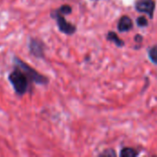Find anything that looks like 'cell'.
Instances as JSON below:
<instances>
[{
    "mask_svg": "<svg viewBox=\"0 0 157 157\" xmlns=\"http://www.w3.org/2000/svg\"><path fill=\"white\" fill-rule=\"evenodd\" d=\"M9 81L11 82L16 93L19 96L24 95L29 86V78L27 75L18 68L15 71H13L8 77Z\"/></svg>",
    "mask_w": 157,
    "mask_h": 157,
    "instance_id": "obj_1",
    "label": "cell"
},
{
    "mask_svg": "<svg viewBox=\"0 0 157 157\" xmlns=\"http://www.w3.org/2000/svg\"><path fill=\"white\" fill-rule=\"evenodd\" d=\"M15 63H16L17 67L19 70H21L27 75L29 80H30V81H32L34 83L40 84V85H46V84H48L49 79L46 76L39 74L37 71H35L32 67L28 65L23 61L19 60L18 58H15Z\"/></svg>",
    "mask_w": 157,
    "mask_h": 157,
    "instance_id": "obj_2",
    "label": "cell"
},
{
    "mask_svg": "<svg viewBox=\"0 0 157 157\" xmlns=\"http://www.w3.org/2000/svg\"><path fill=\"white\" fill-rule=\"evenodd\" d=\"M52 16L57 20V25L59 27V29L62 32H63L65 34H73L75 31L76 28L73 24L66 21V19L63 17L64 15L63 13H61L58 9L55 12H53L52 14Z\"/></svg>",
    "mask_w": 157,
    "mask_h": 157,
    "instance_id": "obj_3",
    "label": "cell"
},
{
    "mask_svg": "<svg viewBox=\"0 0 157 157\" xmlns=\"http://www.w3.org/2000/svg\"><path fill=\"white\" fill-rule=\"evenodd\" d=\"M135 8L139 12L146 13L151 18H153L155 8V2L154 0H137L135 3Z\"/></svg>",
    "mask_w": 157,
    "mask_h": 157,
    "instance_id": "obj_4",
    "label": "cell"
},
{
    "mask_svg": "<svg viewBox=\"0 0 157 157\" xmlns=\"http://www.w3.org/2000/svg\"><path fill=\"white\" fill-rule=\"evenodd\" d=\"M29 51L31 54L37 58H42L44 54V45L40 40L32 39L29 42Z\"/></svg>",
    "mask_w": 157,
    "mask_h": 157,
    "instance_id": "obj_5",
    "label": "cell"
},
{
    "mask_svg": "<svg viewBox=\"0 0 157 157\" xmlns=\"http://www.w3.org/2000/svg\"><path fill=\"white\" fill-rule=\"evenodd\" d=\"M132 27H133V22L132 18L128 16H122L118 22V30L120 32L129 31L132 29Z\"/></svg>",
    "mask_w": 157,
    "mask_h": 157,
    "instance_id": "obj_6",
    "label": "cell"
},
{
    "mask_svg": "<svg viewBox=\"0 0 157 157\" xmlns=\"http://www.w3.org/2000/svg\"><path fill=\"white\" fill-rule=\"evenodd\" d=\"M107 39H108L109 40H110V41H113V42H114L117 46H119V47H122V46L124 45V41H123L121 39H120L119 36H118L115 32H113V31H109V32L108 33Z\"/></svg>",
    "mask_w": 157,
    "mask_h": 157,
    "instance_id": "obj_7",
    "label": "cell"
},
{
    "mask_svg": "<svg viewBox=\"0 0 157 157\" xmlns=\"http://www.w3.org/2000/svg\"><path fill=\"white\" fill-rule=\"evenodd\" d=\"M138 155V152L133 148H123L121 152V156L134 157Z\"/></svg>",
    "mask_w": 157,
    "mask_h": 157,
    "instance_id": "obj_8",
    "label": "cell"
},
{
    "mask_svg": "<svg viewBox=\"0 0 157 157\" xmlns=\"http://www.w3.org/2000/svg\"><path fill=\"white\" fill-rule=\"evenodd\" d=\"M148 55L150 60L154 63L157 64V46H153L148 50Z\"/></svg>",
    "mask_w": 157,
    "mask_h": 157,
    "instance_id": "obj_9",
    "label": "cell"
},
{
    "mask_svg": "<svg viewBox=\"0 0 157 157\" xmlns=\"http://www.w3.org/2000/svg\"><path fill=\"white\" fill-rule=\"evenodd\" d=\"M137 25L139 26V27H147L148 26V20H147V18L146 17H144V16H142V17H139L138 18H137Z\"/></svg>",
    "mask_w": 157,
    "mask_h": 157,
    "instance_id": "obj_10",
    "label": "cell"
},
{
    "mask_svg": "<svg viewBox=\"0 0 157 157\" xmlns=\"http://www.w3.org/2000/svg\"><path fill=\"white\" fill-rule=\"evenodd\" d=\"M100 155H106V156H115L116 154L115 152L112 150V149H109V150H106L104 153H102Z\"/></svg>",
    "mask_w": 157,
    "mask_h": 157,
    "instance_id": "obj_11",
    "label": "cell"
},
{
    "mask_svg": "<svg viewBox=\"0 0 157 157\" xmlns=\"http://www.w3.org/2000/svg\"><path fill=\"white\" fill-rule=\"evenodd\" d=\"M134 40H135L136 41L141 42V41L143 40V37H142L141 35H136V36H135V38H134Z\"/></svg>",
    "mask_w": 157,
    "mask_h": 157,
    "instance_id": "obj_12",
    "label": "cell"
}]
</instances>
